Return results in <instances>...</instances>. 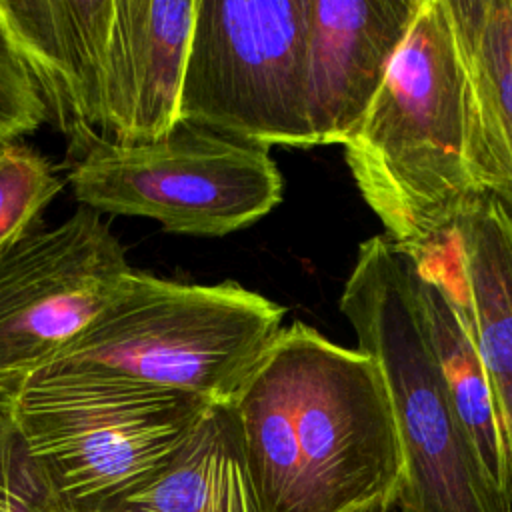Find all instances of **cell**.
Segmentation results:
<instances>
[{
	"label": "cell",
	"instance_id": "2",
	"mask_svg": "<svg viewBox=\"0 0 512 512\" xmlns=\"http://www.w3.org/2000/svg\"><path fill=\"white\" fill-rule=\"evenodd\" d=\"M342 146L360 196L402 250L434 242L480 194L468 168L464 68L448 0H422Z\"/></svg>",
	"mask_w": 512,
	"mask_h": 512
},
{
	"label": "cell",
	"instance_id": "15",
	"mask_svg": "<svg viewBox=\"0 0 512 512\" xmlns=\"http://www.w3.org/2000/svg\"><path fill=\"white\" fill-rule=\"evenodd\" d=\"M44 512H72L42 500ZM84 512H262L230 406H212L172 460L130 494Z\"/></svg>",
	"mask_w": 512,
	"mask_h": 512
},
{
	"label": "cell",
	"instance_id": "18",
	"mask_svg": "<svg viewBox=\"0 0 512 512\" xmlns=\"http://www.w3.org/2000/svg\"><path fill=\"white\" fill-rule=\"evenodd\" d=\"M44 486L0 392V512H44Z\"/></svg>",
	"mask_w": 512,
	"mask_h": 512
},
{
	"label": "cell",
	"instance_id": "6",
	"mask_svg": "<svg viewBox=\"0 0 512 512\" xmlns=\"http://www.w3.org/2000/svg\"><path fill=\"white\" fill-rule=\"evenodd\" d=\"M76 200L188 236H226L272 212L284 180L258 144L178 122L144 144L94 142L70 170Z\"/></svg>",
	"mask_w": 512,
	"mask_h": 512
},
{
	"label": "cell",
	"instance_id": "13",
	"mask_svg": "<svg viewBox=\"0 0 512 512\" xmlns=\"http://www.w3.org/2000/svg\"><path fill=\"white\" fill-rule=\"evenodd\" d=\"M464 68L468 168L512 214V0H448Z\"/></svg>",
	"mask_w": 512,
	"mask_h": 512
},
{
	"label": "cell",
	"instance_id": "14",
	"mask_svg": "<svg viewBox=\"0 0 512 512\" xmlns=\"http://www.w3.org/2000/svg\"><path fill=\"white\" fill-rule=\"evenodd\" d=\"M406 252L420 316L458 424L486 476L512 498V470L494 392L458 300L428 246Z\"/></svg>",
	"mask_w": 512,
	"mask_h": 512
},
{
	"label": "cell",
	"instance_id": "17",
	"mask_svg": "<svg viewBox=\"0 0 512 512\" xmlns=\"http://www.w3.org/2000/svg\"><path fill=\"white\" fill-rule=\"evenodd\" d=\"M44 122H48L44 98L0 18V146L18 142Z\"/></svg>",
	"mask_w": 512,
	"mask_h": 512
},
{
	"label": "cell",
	"instance_id": "1",
	"mask_svg": "<svg viewBox=\"0 0 512 512\" xmlns=\"http://www.w3.org/2000/svg\"><path fill=\"white\" fill-rule=\"evenodd\" d=\"M262 512H390L402 454L384 378L358 348L284 326L230 404Z\"/></svg>",
	"mask_w": 512,
	"mask_h": 512
},
{
	"label": "cell",
	"instance_id": "7",
	"mask_svg": "<svg viewBox=\"0 0 512 512\" xmlns=\"http://www.w3.org/2000/svg\"><path fill=\"white\" fill-rule=\"evenodd\" d=\"M308 0H196L180 120L258 144L312 148Z\"/></svg>",
	"mask_w": 512,
	"mask_h": 512
},
{
	"label": "cell",
	"instance_id": "11",
	"mask_svg": "<svg viewBox=\"0 0 512 512\" xmlns=\"http://www.w3.org/2000/svg\"><path fill=\"white\" fill-rule=\"evenodd\" d=\"M114 0H0L6 32L46 110L84 154L102 136V70Z\"/></svg>",
	"mask_w": 512,
	"mask_h": 512
},
{
	"label": "cell",
	"instance_id": "9",
	"mask_svg": "<svg viewBox=\"0 0 512 512\" xmlns=\"http://www.w3.org/2000/svg\"><path fill=\"white\" fill-rule=\"evenodd\" d=\"M422 0H308L304 92L314 146L344 144L366 116Z\"/></svg>",
	"mask_w": 512,
	"mask_h": 512
},
{
	"label": "cell",
	"instance_id": "3",
	"mask_svg": "<svg viewBox=\"0 0 512 512\" xmlns=\"http://www.w3.org/2000/svg\"><path fill=\"white\" fill-rule=\"evenodd\" d=\"M286 310L234 280L186 284L130 270L112 300L48 366L130 380L230 406Z\"/></svg>",
	"mask_w": 512,
	"mask_h": 512
},
{
	"label": "cell",
	"instance_id": "12",
	"mask_svg": "<svg viewBox=\"0 0 512 512\" xmlns=\"http://www.w3.org/2000/svg\"><path fill=\"white\" fill-rule=\"evenodd\" d=\"M426 246L484 362L512 470V214L494 196L478 194Z\"/></svg>",
	"mask_w": 512,
	"mask_h": 512
},
{
	"label": "cell",
	"instance_id": "10",
	"mask_svg": "<svg viewBox=\"0 0 512 512\" xmlns=\"http://www.w3.org/2000/svg\"><path fill=\"white\" fill-rule=\"evenodd\" d=\"M196 0H114L102 70V136L144 144L180 122Z\"/></svg>",
	"mask_w": 512,
	"mask_h": 512
},
{
	"label": "cell",
	"instance_id": "5",
	"mask_svg": "<svg viewBox=\"0 0 512 512\" xmlns=\"http://www.w3.org/2000/svg\"><path fill=\"white\" fill-rule=\"evenodd\" d=\"M6 396L48 502L72 512L148 482L212 408L188 394L52 368Z\"/></svg>",
	"mask_w": 512,
	"mask_h": 512
},
{
	"label": "cell",
	"instance_id": "16",
	"mask_svg": "<svg viewBox=\"0 0 512 512\" xmlns=\"http://www.w3.org/2000/svg\"><path fill=\"white\" fill-rule=\"evenodd\" d=\"M62 184L54 166L36 150L18 142L0 146V248L32 230Z\"/></svg>",
	"mask_w": 512,
	"mask_h": 512
},
{
	"label": "cell",
	"instance_id": "4",
	"mask_svg": "<svg viewBox=\"0 0 512 512\" xmlns=\"http://www.w3.org/2000/svg\"><path fill=\"white\" fill-rule=\"evenodd\" d=\"M338 308L390 398L402 482L398 512H512L482 470L448 400L414 294L410 256L384 234L358 246Z\"/></svg>",
	"mask_w": 512,
	"mask_h": 512
},
{
	"label": "cell",
	"instance_id": "8",
	"mask_svg": "<svg viewBox=\"0 0 512 512\" xmlns=\"http://www.w3.org/2000/svg\"><path fill=\"white\" fill-rule=\"evenodd\" d=\"M130 270L124 246L90 208L0 248V392L54 362Z\"/></svg>",
	"mask_w": 512,
	"mask_h": 512
}]
</instances>
